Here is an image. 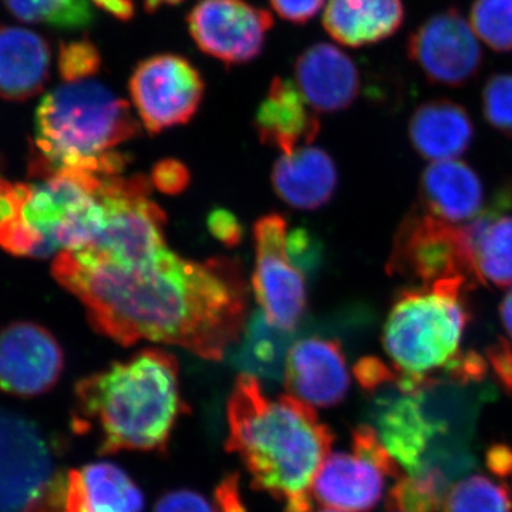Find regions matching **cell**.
I'll use <instances>...</instances> for the list:
<instances>
[{
	"instance_id": "obj_1",
	"label": "cell",
	"mask_w": 512,
	"mask_h": 512,
	"mask_svg": "<svg viewBox=\"0 0 512 512\" xmlns=\"http://www.w3.org/2000/svg\"><path fill=\"white\" fill-rule=\"evenodd\" d=\"M52 274L92 328L126 348L148 340L222 360L247 325V281L225 256L191 261L164 245L121 259L82 248L57 254Z\"/></svg>"
},
{
	"instance_id": "obj_2",
	"label": "cell",
	"mask_w": 512,
	"mask_h": 512,
	"mask_svg": "<svg viewBox=\"0 0 512 512\" xmlns=\"http://www.w3.org/2000/svg\"><path fill=\"white\" fill-rule=\"evenodd\" d=\"M227 414V450L241 458L254 488L285 512H311L313 481L335 440L315 407L291 394L271 399L256 377L239 375Z\"/></svg>"
},
{
	"instance_id": "obj_3",
	"label": "cell",
	"mask_w": 512,
	"mask_h": 512,
	"mask_svg": "<svg viewBox=\"0 0 512 512\" xmlns=\"http://www.w3.org/2000/svg\"><path fill=\"white\" fill-rule=\"evenodd\" d=\"M178 362L144 349L76 384L74 429L93 434L100 454L164 451L185 412Z\"/></svg>"
},
{
	"instance_id": "obj_4",
	"label": "cell",
	"mask_w": 512,
	"mask_h": 512,
	"mask_svg": "<svg viewBox=\"0 0 512 512\" xmlns=\"http://www.w3.org/2000/svg\"><path fill=\"white\" fill-rule=\"evenodd\" d=\"M140 133L126 100L94 80L63 83L36 110L30 174L116 177L130 158L117 150Z\"/></svg>"
},
{
	"instance_id": "obj_5",
	"label": "cell",
	"mask_w": 512,
	"mask_h": 512,
	"mask_svg": "<svg viewBox=\"0 0 512 512\" xmlns=\"http://www.w3.org/2000/svg\"><path fill=\"white\" fill-rule=\"evenodd\" d=\"M467 279H450L399 292L383 326V348L394 367L426 376L446 369L460 353L471 315Z\"/></svg>"
},
{
	"instance_id": "obj_6",
	"label": "cell",
	"mask_w": 512,
	"mask_h": 512,
	"mask_svg": "<svg viewBox=\"0 0 512 512\" xmlns=\"http://www.w3.org/2000/svg\"><path fill=\"white\" fill-rule=\"evenodd\" d=\"M387 274L430 286L450 279L480 285L463 227L414 205L400 221L387 258Z\"/></svg>"
},
{
	"instance_id": "obj_7",
	"label": "cell",
	"mask_w": 512,
	"mask_h": 512,
	"mask_svg": "<svg viewBox=\"0 0 512 512\" xmlns=\"http://www.w3.org/2000/svg\"><path fill=\"white\" fill-rule=\"evenodd\" d=\"M42 431L20 414L0 410V512H40L63 478Z\"/></svg>"
},
{
	"instance_id": "obj_8",
	"label": "cell",
	"mask_w": 512,
	"mask_h": 512,
	"mask_svg": "<svg viewBox=\"0 0 512 512\" xmlns=\"http://www.w3.org/2000/svg\"><path fill=\"white\" fill-rule=\"evenodd\" d=\"M402 477L399 463L375 427L353 431L352 453L329 454L313 481L312 495L328 510L369 512L382 500L384 478Z\"/></svg>"
},
{
	"instance_id": "obj_9",
	"label": "cell",
	"mask_w": 512,
	"mask_h": 512,
	"mask_svg": "<svg viewBox=\"0 0 512 512\" xmlns=\"http://www.w3.org/2000/svg\"><path fill=\"white\" fill-rule=\"evenodd\" d=\"M140 123L148 133L188 123L200 109L205 84L200 72L173 53L141 60L128 82Z\"/></svg>"
},
{
	"instance_id": "obj_10",
	"label": "cell",
	"mask_w": 512,
	"mask_h": 512,
	"mask_svg": "<svg viewBox=\"0 0 512 512\" xmlns=\"http://www.w3.org/2000/svg\"><path fill=\"white\" fill-rule=\"evenodd\" d=\"M427 377L404 376L400 370L396 382L376 390L377 436L407 474L419 473L426 466L427 450L444 431L443 421L427 412Z\"/></svg>"
},
{
	"instance_id": "obj_11",
	"label": "cell",
	"mask_w": 512,
	"mask_h": 512,
	"mask_svg": "<svg viewBox=\"0 0 512 512\" xmlns=\"http://www.w3.org/2000/svg\"><path fill=\"white\" fill-rule=\"evenodd\" d=\"M255 269L252 289L266 318L295 330L306 311L305 275L289 258L288 222L281 214L264 215L254 225Z\"/></svg>"
},
{
	"instance_id": "obj_12",
	"label": "cell",
	"mask_w": 512,
	"mask_h": 512,
	"mask_svg": "<svg viewBox=\"0 0 512 512\" xmlns=\"http://www.w3.org/2000/svg\"><path fill=\"white\" fill-rule=\"evenodd\" d=\"M407 53L429 82L448 87L471 82L484 59L480 39L454 8L424 20L409 37Z\"/></svg>"
},
{
	"instance_id": "obj_13",
	"label": "cell",
	"mask_w": 512,
	"mask_h": 512,
	"mask_svg": "<svg viewBox=\"0 0 512 512\" xmlns=\"http://www.w3.org/2000/svg\"><path fill=\"white\" fill-rule=\"evenodd\" d=\"M187 25L205 55L227 64H242L261 55L274 19L268 10L247 0H200L191 9Z\"/></svg>"
},
{
	"instance_id": "obj_14",
	"label": "cell",
	"mask_w": 512,
	"mask_h": 512,
	"mask_svg": "<svg viewBox=\"0 0 512 512\" xmlns=\"http://www.w3.org/2000/svg\"><path fill=\"white\" fill-rule=\"evenodd\" d=\"M63 350L55 336L33 322H13L0 330V390L36 397L62 376Z\"/></svg>"
},
{
	"instance_id": "obj_15",
	"label": "cell",
	"mask_w": 512,
	"mask_h": 512,
	"mask_svg": "<svg viewBox=\"0 0 512 512\" xmlns=\"http://www.w3.org/2000/svg\"><path fill=\"white\" fill-rule=\"evenodd\" d=\"M285 387L312 407L328 409L345 399L350 376L338 340L309 338L293 343L286 362Z\"/></svg>"
},
{
	"instance_id": "obj_16",
	"label": "cell",
	"mask_w": 512,
	"mask_h": 512,
	"mask_svg": "<svg viewBox=\"0 0 512 512\" xmlns=\"http://www.w3.org/2000/svg\"><path fill=\"white\" fill-rule=\"evenodd\" d=\"M144 495L126 471L101 461L69 471L45 512H143Z\"/></svg>"
},
{
	"instance_id": "obj_17",
	"label": "cell",
	"mask_w": 512,
	"mask_h": 512,
	"mask_svg": "<svg viewBox=\"0 0 512 512\" xmlns=\"http://www.w3.org/2000/svg\"><path fill=\"white\" fill-rule=\"evenodd\" d=\"M295 83L315 113H339L352 106L360 94L356 64L329 43L313 45L298 57Z\"/></svg>"
},
{
	"instance_id": "obj_18",
	"label": "cell",
	"mask_w": 512,
	"mask_h": 512,
	"mask_svg": "<svg viewBox=\"0 0 512 512\" xmlns=\"http://www.w3.org/2000/svg\"><path fill=\"white\" fill-rule=\"evenodd\" d=\"M512 185L501 188L491 204L463 227L480 285L512 286Z\"/></svg>"
},
{
	"instance_id": "obj_19",
	"label": "cell",
	"mask_w": 512,
	"mask_h": 512,
	"mask_svg": "<svg viewBox=\"0 0 512 512\" xmlns=\"http://www.w3.org/2000/svg\"><path fill=\"white\" fill-rule=\"evenodd\" d=\"M255 128L265 146L289 154L309 146L318 136L320 124L296 83L275 77L256 111Z\"/></svg>"
},
{
	"instance_id": "obj_20",
	"label": "cell",
	"mask_w": 512,
	"mask_h": 512,
	"mask_svg": "<svg viewBox=\"0 0 512 512\" xmlns=\"http://www.w3.org/2000/svg\"><path fill=\"white\" fill-rule=\"evenodd\" d=\"M484 198L483 181L463 161H436L421 174L420 207L448 224L473 221L484 210Z\"/></svg>"
},
{
	"instance_id": "obj_21",
	"label": "cell",
	"mask_w": 512,
	"mask_h": 512,
	"mask_svg": "<svg viewBox=\"0 0 512 512\" xmlns=\"http://www.w3.org/2000/svg\"><path fill=\"white\" fill-rule=\"evenodd\" d=\"M278 197L298 210H319L328 204L338 187L335 161L318 147H299L281 154L272 171Z\"/></svg>"
},
{
	"instance_id": "obj_22",
	"label": "cell",
	"mask_w": 512,
	"mask_h": 512,
	"mask_svg": "<svg viewBox=\"0 0 512 512\" xmlns=\"http://www.w3.org/2000/svg\"><path fill=\"white\" fill-rule=\"evenodd\" d=\"M49 43L32 30L0 26V97L28 100L42 92L49 79Z\"/></svg>"
},
{
	"instance_id": "obj_23",
	"label": "cell",
	"mask_w": 512,
	"mask_h": 512,
	"mask_svg": "<svg viewBox=\"0 0 512 512\" xmlns=\"http://www.w3.org/2000/svg\"><path fill=\"white\" fill-rule=\"evenodd\" d=\"M409 138L417 154L431 163L456 160L473 143L474 124L460 104L447 99L431 100L414 110Z\"/></svg>"
},
{
	"instance_id": "obj_24",
	"label": "cell",
	"mask_w": 512,
	"mask_h": 512,
	"mask_svg": "<svg viewBox=\"0 0 512 512\" xmlns=\"http://www.w3.org/2000/svg\"><path fill=\"white\" fill-rule=\"evenodd\" d=\"M403 0H328L323 26L343 46L362 47L386 40L402 28Z\"/></svg>"
},
{
	"instance_id": "obj_25",
	"label": "cell",
	"mask_w": 512,
	"mask_h": 512,
	"mask_svg": "<svg viewBox=\"0 0 512 512\" xmlns=\"http://www.w3.org/2000/svg\"><path fill=\"white\" fill-rule=\"evenodd\" d=\"M293 340V330L282 329L266 318L264 312L255 311L237 345L231 349V363L241 370V375L282 380Z\"/></svg>"
},
{
	"instance_id": "obj_26",
	"label": "cell",
	"mask_w": 512,
	"mask_h": 512,
	"mask_svg": "<svg viewBox=\"0 0 512 512\" xmlns=\"http://www.w3.org/2000/svg\"><path fill=\"white\" fill-rule=\"evenodd\" d=\"M16 19L64 30L92 25L94 12L89 0H5Z\"/></svg>"
},
{
	"instance_id": "obj_27",
	"label": "cell",
	"mask_w": 512,
	"mask_h": 512,
	"mask_svg": "<svg viewBox=\"0 0 512 512\" xmlns=\"http://www.w3.org/2000/svg\"><path fill=\"white\" fill-rule=\"evenodd\" d=\"M447 477L427 464L419 473L397 478L389 494V507L399 512H437L446 495Z\"/></svg>"
},
{
	"instance_id": "obj_28",
	"label": "cell",
	"mask_w": 512,
	"mask_h": 512,
	"mask_svg": "<svg viewBox=\"0 0 512 512\" xmlns=\"http://www.w3.org/2000/svg\"><path fill=\"white\" fill-rule=\"evenodd\" d=\"M443 512H512L510 487L483 474L464 478L444 495Z\"/></svg>"
},
{
	"instance_id": "obj_29",
	"label": "cell",
	"mask_w": 512,
	"mask_h": 512,
	"mask_svg": "<svg viewBox=\"0 0 512 512\" xmlns=\"http://www.w3.org/2000/svg\"><path fill=\"white\" fill-rule=\"evenodd\" d=\"M470 25L495 52L512 50V0H474Z\"/></svg>"
},
{
	"instance_id": "obj_30",
	"label": "cell",
	"mask_w": 512,
	"mask_h": 512,
	"mask_svg": "<svg viewBox=\"0 0 512 512\" xmlns=\"http://www.w3.org/2000/svg\"><path fill=\"white\" fill-rule=\"evenodd\" d=\"M481 101L487 123L512 138V73L493 74L484 84Z\"/></svg>"
},
{
	"instance_id": "obj_31",
	"label": "cell",
	"mask_w": 512,
	"mask_h": 512,
	"mask_svg": "<svg viewBox=\"0 0 512 512\" xmlns=\"http://www.w3.org/2000/svg\"><path fill=\"white\" fill-rule=\"evenodd\" d=\"M57 64L64 82H82L92 79V76L99 72L101 55L90 40H73L62 43Z\"/></svg>"
},
{
	"instance_id": "obj_32",
	"label": "cell",
	"mask_w": 512,
	"mask_h": 512,
	"mask_svg": "<svg viewBox=\"0 0 512 512\" xmlns=\"http://www.w3.org/2000/svg\"><path fill=\"white\" fill-rule=\"evenodd\" d=\"M150 180L151 184L163 194L177 195L188 187L191 177L190 171L181 161L168 158L154 165Z\"/></svg>"
},
{
	"instance_id": "obj_33",
	"label": "cell",
	"mask_w": 512,
	"mask_h": 512,
	"mask_svg": "<svg viewBox=\"0 0 512 512\" xmlns=\"http://www.w3.org/2000/svg\"><path fill=\"white\" fill-rule=\"evenodd\" d=\"M357 383L367 390V392H376L382 389L386 384L396 382L400 376V370L396 367L387 366L377 357L367 356L360 359L353 367Z\"/></svg>"
},
{
	"instance_id": "obj_34",
	"label": "cell",
	"mask_w": 512,
	"mask_h": 512,
	"mask_svg": "<svg viewBox=\"0 0 512 512\" xmlns=\"http://www.w3.org/2000/svg\"><path fill=\"white\" fill-rule=\"evenodd\" d=\"M288 255L295 266L305 274V272L313 271L318 268L320 261L319 241L312 237L311 232L306 229H293L288 234Z\"/></svg>"
},
{
	"instance_id": "obj_35",
	"label": "cell",
	"mask_w": 512,
	"mask_h": 512,
	"mask_svg": "<svg viewBox=\"0 0 512 512\" xmlns=\"http://www.w3.org/2000/svg\"><path fill=\"white\" fill-rule=\"evenodd\" d=\"M153 512H218L215 500L191 490L167 493L157 501Z\"/></svg>"
},
{
	"instance_id": "obj_36",
	"label": "cell",
	"mask_w": 512,
	"mask_h": 512,
	"mask_svg": "<svg viewBox=\"0 0 512 512\" xmlns=\"http://www.w3.org/2000/svg\"><path fill=\"white\" fill-rule=\"evenodd\" d=\"M208 229L225 247H237L244 237V228L231 211L218 208L208 215Z\"/></svg>"
},
{
	"instance_id": "obj_37",
	"label": "cell",
	"mask_w": 512,
	"mask_h": 512,
	"mask_svg": "<svg viewBox=\"0 0 512 512\" xmlns=\"http://www.w3.org/2000/svg\"><path fill=\"white\" fill-rule=\"evenodd\" d=\"M487 362L505 392L512 396V343L500 338L490 345Z\"/></svg>"
},
{
	"instance_id": "obj_38",
	"label": "cell",
	"mask_w": 512,
	"mask_h": 512,
	"mask_svg": "<svg viewBox=\"0 0 512 512\" xmlns=\"http://www.w3.org/2000/svg\"><path fill=\"white\" fill-rule=\"evenodd\" d=\"M276 15L291 23L309 22L313 16L318 15L326 0H269Z\"/></svg>"
},
{
	"instance_id": "obj_39",
	"label": "cell",
	"mask_w": 512,
	"mask_h": 512,
	"mask_svg": "<svg viewBox=\"0 0 512 512\" xmlns=\"http://www.w3.org/2000/svg\"><path fill=\"white\" fill-rule=\"evenodd\" d=\"M214 500L218 512H247L239 491L238 476L235 474L221 481L215 490Z\"/></svg>"
},
{
	"instance_id": "obj_40",
	"label": "cell",
	"mask_w": 512,
	"mask_h": 512,
	"mask_svg": "<svg viewBox=\"0 0 512 512\" xmlns=\"http://www.w3.org/2000/svg\"><path fill=\"white\" fill-rule=\"evenodd\" d=\"M92 2L97 8L124 22L134 16L133 0H92Z\"/></svg>"
},
{
	"instance_id": "obj_41",
	"label": "cell",
	"mask_w": 512,
	"mask_h": 512,
	"mask_svg": "<svg viewBox=\"0 0 512 512\" xmlns=\"http://www.w3.org/2000/svg\"><path fill=\"white\" fill-rule=\"evenodd\" d=\"M491 470L498 476H510L512 474V451L510 448L497 447L491 450Z\"/></svg>"
},
{
	"instance_id": "obj_42",
	"label": "cell",
	"mask_w": 512,
	"mask_h": 512,
	"mask_svg": "<svg viewBox=\"0 0 512 512\" xmlns=\"http://www.w3.org/2000/svg\"><path fill=\"white\" fill-rule=\"evenodd\" d=\"M500 316L505 332H507L508 336L512 339V288L507 292V295L504 296L503 301H501Z\"/></svg>"
},
{
	"instance_id": "obj_43",
	"label": "cell",
	"mask_w": 512,
	"mask_h": 512,
	"mask_svg": "<svg viewBox=\"0 0 512 512\" xmlns=\"http://www.w3.org/2000/svg\"><path fill=\"white\" fill-rule=\"evenodd\" d=\"M181 2H184V0H144V8L147 12H156L164 6H174Z\"/></svg>"
},
{
	"instance_id": "obj_44",
	"label": "cell",
	"mask_w": 512,
	"mask_h": 512,
	"mask_svg": "<svg viewBox=\"0 0 512 512\" xmlns=\"http://www.w3.org/2000/svg\"><path fill=\"white\" fill-rule=\"evenodd\" d=\"M319 512H340V511H335V510H325V511H319Z\"/></svg>"
},
{
	"instance_id": "obj_45",
	"label": "cell",
	"mask_w": 512,
	"mask_h": 512,
	"mask_svg": "<svg viewBox=\"0 0 512 512\" xmlns=\"http://www.w3.org/2000/svg\"><path fill=\"white\" fill-rule=\"evenodd\" d=\"M392 512H399V511H392Z\"/></svg>"
}]
</instances>
